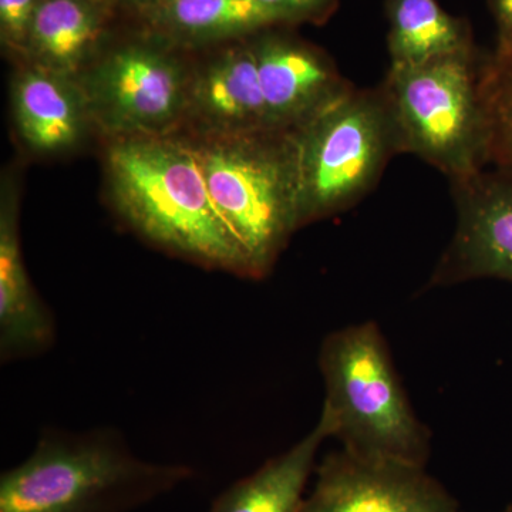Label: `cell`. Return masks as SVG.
<instances>
[{
	"label": "cell",
	"instance_id": "1",
	"mask_svg": "<svg viewBox=\"0 0 512 512\" xmlns=\"http://www.w3.org/2000/svg\"><path fill=\"white\" fill-rule=\"evenodd\" d=\"M107 173L117 208L158 247L210 268L251 276L247 255L218 210L195 147L164 136L120 137Z\"/></svg>",
	"mask_w": 512,
	"mask_h": 512
},
{
	"label": "cell",
	"instance_id": "2",
	"mask_svg": "<svg viewBox=\"0 0 512 512\" xmlns=\"http://www.w3.org/2000/svg\"><path fill=\"white\" fill-rule=\"evenodd\" d=\"M194 477L187 464L138 457L114 427H47L0 477V512H133Z\"/></svg>",
	"mask_w": 512,
	"mask_h": 512
},
{
	"label": "cell",
	"instance_id": "3",
	"mask_svg": "<svg viewBox=\"0 0 512 512\" xmlns=\"http://www.w3.org/2000/svg\"><path fill=\"white\" fill-rule=\"evenodd\" d=\"M322 410L332 437L355 456L426 467L430 433L414 413L375 322L336 330L323 340Z\"/></svg>",
	"mask_w": 512,
	"mask_h": 512
},
{
	"label": "cell",
	"instance_id": "4",
	"mask_svg": "<svg viewBox=\"0 0 512 512\" xmlns=\"http://www.w3.org/2000/svg\"><path fill=\"white\" fill-rule=\"evenodd\" d=\"M298 229L352 210L400 156L399 134L382 84L352 86L291 131Z\"/></svg>",
	"mask_w": 512,
	"mask_h": 512
},
{
	"label": "cell",
	"instance_id": "5",
	"mask_svg": "<svg viewBox=\"0 0 512 512\" xmlns=\"http://www.w3.org/2000/svg\"><path fill=\"white\" fill-rule=\"evenodd\" d=\"M195 150L212 200L244 249L252 278H262L298 229L291 131L212 136Z\"/></svg>",
	"mask_w": 512,
	"mask_h": 512
},
{
	"label": "cell",
	"instance_id": "6",
	"mask_svg": "<svg viewBox=\"0 0 512 512\" xmlns=\"http://www.w3.org/2000/svg\"><path fill=\"white\" fill-rule=\"evenodd\" d=\"M481 56L476 47L420 66L387 70L382 84L402 154L466 180L488 165L487 124L480 99Z\"/></svg>",
	"mask_w": 512,
	"mask_h": 512
},
{
	"label": "cell",
	"instance_id": "7",
	"mask_svg": "<svg viewBox=\"0 0 512 512\" xmlns=\"http://www.w3.org/2000/svg\"><path fill=\"white\" fill-rule=\"evenodd\" d=\"M87 103L107 130L161 136L188 104L183 69L146 46H127L107 56L87 83Z\"/></svg>",
	"mask_w": 512,
	"mask_h": 512
},
{
	"label": "cell",
	"instance_id": "8",
	"mask_svg": "<svg viewBox=\"0 0 512 512\" xmlns=\"http://www.w3.org/2000/svg\"><path fill=\"white\" fill-rule=\"evenodd\" d=\"M456 229L429 288L498 279L512 284V171L494 168L450 183Z\"/></svg>",
	"mask_w": 512,
	"mask_h": 512
},
{
	"label": "cell",
	"instance_id": "9",
	"mask_svg": "<svg viewBox=\"0 0 512 512\" xmlns=\"http://www.w3.org/2000/svg\"><path fill=\"white\" fill-rule=\"evenodd\" d=\"M299 512H460L457 501L426 471L397 461L370 460L345 448L316 467Z\"/></svg>",
	"mask_w": 512,
	"mask_h": 512
},
{
	"label": "cell",
	"instance_id": "10",
	"mask_svg": "<svg viewBox=\"0 0 512 512\" xmlns=\"http://www.w3.org/2000/svg\"><path fill=\"white\" fill-rule=\"evenodd\" d=\"M252 46L272 130L295 131L353 86L329 56L301 40L265 32Z\"/></svg>",
	"mask_w": 512,
	"mask_h": 512
},
{
	"label": "cell",
	"instance_id": "11",
	"mask_svg": "<svg viewBox=\"0 0 512 512\" xmlns=\"http://www.w3.org/2000/svg\"><path fill=\"white\" fill-rule=\"evenodd\" d=\"M56 318L42 301L26 271L18 220L12 207L0 215V362L35 359L53 348Z\"/></svg>",
	"mask_w": 512,
	"mask_h": 512
},
{
	"label": "cell",
	"instance_id": "12",
	"mask_svg": "<svg viewBox=\"0 0 512 512\" xmlns=\"http://www.w3.org/2000/svg\"><path fill=\"white\" fill-rule=\"evenodd\" d=\"M188 104L215 136L275 131L269 126L252 42L208 64L191 84Z\"/></svg>",
	"mask_w": 512,
	"mask_h": 512
},
{
	"label": "cell",
	"instance_id": "13",
	"mask_svg": "<svg viewBox=\"0 0 512 512\" xmlns=\"http://www.w3.org/2000/svg\"><path fill=\"white\" fill-rule=\"evenodd\" d=\"M332 433V421L322 410L303 439L232 484L218 495L210 512H299L320 447Z\"/></svg>",
	"mask_w": 512,
	"mask_h": 512
},
{
	"label": "cell",
	"instance_id": "14",
	"mask_svg": "<svg viewBox=\"0 0 512 512\" xmlns=\"http://www.w3.org/2000/svg\"><path fill=\"white\" fill-rule=\"evenodd\" d=\"M66 79L37 66L26 70L16 83L20 134L36 150H63L76 143L82 133L83 103Z\"/></svg>",
	"mask_w": 512,
	"mask_h": 512
},
{
	"label": "cell",
	"instance_id": "15",
	"mask_svg": "<svg viewBox=\"0 0 512 512\" xmlns=\"http://www.w3.org/2000/svg\"><path fill=\"white\" fill-rule=\"evenodd\" d=\"M390 69H406L473 49V35L437 0H386Z\"/></svg>",
	"mask_w": 512,
	"mask_h": 512
},
{
	"label": "cell",
	"instance_id": "16",
	"mask_svg": "<svg viewBox=\"0 0 512 512\" xmlns=\"http://www.w3.org/2000/svg\"><path fill=\"white\" fill-rule=\"evenodd\" d=\"M103 29L97 0H42L28 50L43 69L69 77L80 69Z\"/></svg>",
	"mask_w": 512,
	"mask_h": 512
},
{
	"label": "cell",
	"instance_id": "17",
	"mask_svg": "<svg viewBox=\"0 0 512 512\" xmlns=\"http://www.w3.org/2000/svg\"><path fill=\"white\" fill-rule=\"evenodd\" d=\"M147 10L157 28L191 40L251 35L279 25L256 0H158Z\"/></svg>",
	"mask_w": 512,
	"mask_h": 512
},
{
	"label": "cell",
	"instance_id": "18",
	"mask_svg": "<svg viewBox=\"0 0 512 512\" xmlns=\"http://www.w3.org/2000/svg\"><path fill=\"white\" fill-rule=\"evenodd\" d=\"M480 99L488 134V165L512 171V52L481 57Z\"/></svg>",
	"mask_w": 512,
	"mask_h": 512
},
{
	"label": "cell",
	"instance_id": "19",
	"mask_svg": "<svg viewBox=\"0 0 512 512\" xmlns=\"http://www.w3.org/2000/svg\"><path fill=\"white\" fill-rule=\"evenodd\" d=\"M42 0H0V28L6 42L28 47L30 28Z\"/></svg>",
	"mask_w": 512,
	"mask_h": 512
},
{
	"label": "cell",
	"instance_id": "20",
	"mask_svg": "<svg viewBox=\"0 0 512 512\" xmlns=\"http://www.w3.org/2000/svg\"><path fill=\"white\" fill-rule=\"evenodd\" d=\"M278 23L325 19L339 0H256Z\"/></svg>",
	"mask_w": 512,
	"mask_h": 512
},
{
	"label": "cell",
	"instance_id": "21",
	"mask_svg": "<svg viewBox=\"0 0 512 512\" xmlns=\"http://www.w3.org/2000/svg\"><path fill=\"white\" fill-rule=\"evenodd\" d=\"M488 6L497 29L493 52H512V0H488Z\"/></svg>",
	"mask_w": 512,
	"mask_h": 512
},
{
	"label": "cell",
	"instance_id": "22",
	"mask_svg": "<svg viewBox=\"0 0 512 512\" xmlns=\"http://www.w3.org/2000/svg\"><path fill=\"white\" fill-rule=\"evenodd\" d=\"M130 3H137V5H143L144 8H148V6L153 5V3L158 2V0H127Z\"/></svg>",
	"mask_w": 512,
	"mask_h": 512
},
{
	"label": "cell",
	"instance_id": "23",
	"mask_svg": "<svg viewBox=\"0 0 512 512\" xmlns=\"http://www.w3.org/2000/svg\"><path fill=\"white\" fill-rule=\"evenodd\" d=\"M504 512H512V505H510V507H508Z\"/></svg>",
	"mask_w": 512,
	"mask_h": 512
}]
</instances>
